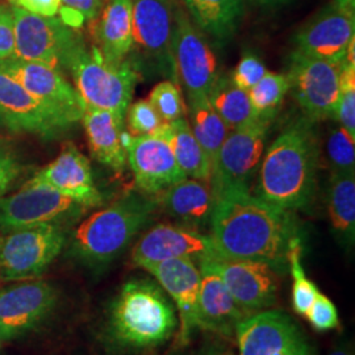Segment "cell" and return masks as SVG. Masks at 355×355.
I'll return each mask as SVG.
<instances>
[{"label":"cell","mask_w":355,"mask_h":355,"mask_svg":"<svg viewBox=\"0 0 355 355\" xmlns=\"http://www.w3.org/2000/svg\"><path fill=\"white\" fill-rule=\"evenodd\" d=\"M209 237L217 258L259 261L278 272L288 265L292 243L300 239L291 211L267 203L250 190L217 196Z\"/></svg>","instance_id":"cell-1"},{"label":"cell","mask_w":355,"mask_h":355,"mask_svg":"<svg viewBox=\"0 0 355 355\" xmlns=\"http://www.w3.org/2000/svg\"><path fill=\"white\" fill-rule=\"evenodd\" d=\"M312 124L305 117L293 123L268 148L255 193L267 203L295 211L312 202L320 155Z\"/></svg>","instance_id":"cell-2"},{"label":"cell","mask_w":355,"mask_h":355,"mask_svg":"<svg viewBox=\"0 0 355 355\" xmlns=\"http://www.w3.org/2000/svg\"><path fill=\"white\" fill-rule=\"evenodd\" d=\"M177 328L175 305L153 280H128L110 308L108 334L120 349L158 347L175 334Z\"/></svg>","instance_id":"cell-3"},{"label":"cell","mask_w":355,"mask_h":355,"mask_svg":"<svg viewBox=\"0 0 355 355\" xmlns=\"http://www.w3.org/2000/svg\"><path fill=\"white\" fill-rule=\"evenodd\" d=\"M157 203L141 195H127L87 217L76 229L70 254L94 270L112 263L152 221Z\"/></svg>","instance_id":"cell-4"},{"label":"cell","mask_w":355,"mask_h":355,"mask_svg":"<svg viewBox=\"0 0 355 355\" xmlns=\"http://www.w3.org/2000/svg\"><path fill=\"white\" fill-rule=\"evenodd\" d=\"M67 70L73 76L76 92L86 107L127 114L139 70L128 58L112 61L96 46L83 45L71 58Z\"/></svg>","instance_id":"cell-5"},{"label":"cell","mask_w":355,"mask_h":355,"mask_svg":"<svg viewBox=\"0 0 355 355\" xmlns=\"http://www.w3.org/2000/svg\"><path fill=\"white\" fill-rule=\"evenodd\" d=\"M15 19V51L12 57L48 64L58 70L69 67L85 42L76 29L60 17L41 16L12 7Z\"/></svg>","instance_id":"cell-6"},{"label":"cell","mask_w":355,"mask_h":355,"mask_svg":"<svg viewBox=\"0 0 355 355\" xmlns=\"http://www.w3.org/2000/svg\"><path fill=\"white\" fill-rule=\"evenodd\" d=\"M66 230L51 223L16 229L0 237V275L6 280L35 279L64 250Z\"/></svg>","instance_id":"cell-7"},{"label":"cell","mask_w":355,"mask_h":355,"mask_svg":"<svg viewBox=\"0 0 355 355\" xmlns=\"http://www.w3.org/2000/svg\"><path fill=\"white\" fill-rule=\"evenodd\" d=\"M270 124L271 121L257 117L243 127L229 130L212 166L211 184L217 196L229 190H250Z\"/></svg>","instance_id":"cell-8"},{"label":"cell","mask_w":355,"mask_h":355,"mask_svg":"<svg viewBox=\"0 0 355 355\" xmlns=\"http://www.w3.org/2000/svg\"><path fill=\"white\" fill-rule=\"evenodd\" d=\"M171 62L175 83L186 91L187 99L208 95L220 74L209 42L180 8L174 12Z\"/></svg>","instance_id":"cell-9"},{"label":"cell","mask_w":355,"mask_h":355,"mask_svg":"<svg viewBox=\"0 0 355 355\" xmlns=\"http://www.w3.org/2000/svg\"><path fill=\"white\" fill-rule=\"evenodd\" d=\"M343 62L313 60L292 53L286 74L295 101L311 123L334 120Z\"/></svg>","instance_id":"cell-10"},{"label":"cell","mask_w":355,"mask_h":355,"mask_svg":"<svg viewBox=\"0 0 355 355\" xmlns=\"http://www.w3.org/2000/svg\"><path fill=\"white\" fill-rule=\"evenodd\" d=\"M80 208L85 207L58 191L26 182L17 192L0 199V230L8 233L41 224H62Z\"/></svg>","instance_id":"cell-11"},{"label":"cell","mask_w":355,"mask_h":355,"mask_svg":"<svg viewBox=\"0 0 355 355\" xmlns=\"http://www.w3.org/2000/svg\"><path fill=\"white\" fill-rule=\"evenodd\" d=\"M239 355H311L302 330L282 311L249 315L236 329Z\"/></svg>","instance_id":"cell-12"},{"label":"cell","mask_w":355,"mask_h":355,"mask_svg":"<svg viewBox=\"0 0 355 355\" xmlns=\"http://www.w3.org/2000/svg\"><path fill=\"white\" fill-rule=\"evenodd\" d=\"M217 258L209 236L184 225L158 224L145 232L132 250V263L146 268L168 259H189L196 265Z\"/></svg>","instance_id":"cell-13"},{"label":"cell","mask_w":355,"mask_h":355,"mask_svg":"<svg viewBox=\"0 0 355 355\" xmlns=\"http://www.w3.org/2000/svg\"><path fill=\"white\" fill-rule=\"evenodd\" d=\"M0 69L73 127L82 121L85 104L61 70L15 57L0 61Z\"/></svg>","instance_id":"cell-14"},{"label":"cell","mask_w":355,"mask_h":355,"mask_svg":"<svg viewBox=\"0 0 355 355\" xmlns=\"http://www.w3.org/2000/svg\"><path fill=\"white\" fill-rule=\"evenodd\" d=\"M0 119L6 129L57 139L73 125L0 69Z\"/></svg>","instance_id":"cell-15"},{"label":"cell","mask_w":355,"mask_h":355,"mask_svg":"<svg viewBox=\"0 0 355 355\" xmlns=\"http://www.w3.org/2000/svg\"><path fill=\"white\" fill-rule=\"evenodd\" d=\"M354 40V11L333 1L296 33L293 51L313 60L341 64Z\"/></svg>","instance_id":"cell-16"},{"label":"cell","mask_w":355,"mask_h":355,"mask_svg":"<svg viewBox=\"0 0 355 355\" xmlns=\"http://www.w3.org/2000/svg\"><path fill=\"white\" fill-rule=\"evenodd\" d=\"M174 0H133V49L175 83L171 62Z\"/></svg>","instance_id":"cell-17"},{"label":"cell","mask_w":355,"mask_h":355,"mask_svg":"<svg viewBox=\"0 0 355 355\" xmlns=\"http://www.w3.org/2000/svg\"><path fill=\"white\" fill-rule=\"evenodd\" d=\"M209 262L225 283L234 302L248 316L275 304L279 291V272L274 267L246 259L214 258Z\"/></svg>","instance_id":"cell-18"},{"label":"cell","mask_w":355,"mask_h":355,"mask_svg":"<svg viewBox=\"0 0 355 355\" xmlns=\"http://www.w3.org/2000/svg\"><path fill=\"white\" fill-rule=\"evenodd\" d=\"M167 127L157 135L128 140V164L137 189L146 195H158L186 178L175 161Z\"/></svg>","instance_id":"cell-19"},{"label":"cell","mask_w":355,"mask_h":355,"mask_svg":"<svg viewBox=\"0 0 355 355\" xmlns=\"http://www.w3.org/2000/svg\"><path fill=\"white\" fill-rule=\"evenodd\" d=\"M58 293L45 282H28L0 290V341L17 338L51 315Z\"/></svg>","instance_id":"cell-20"},{"label":"cell","mask_w":355,"mask_h":355,"mask_svg":"<svg viewBox=\"0 0 355 355\" xmlns=\"http://www.w3.org/2000/svg\"><path fill=\"white\" fill-rule=\"evenodd\" d=\"M145 270L173 299L180 321L175 346L179 349L186 347L192 334L199 329V266L189 259H168L150 265Z\"/></svg>","instance_id":"cell-21"},{"label":"cell","mask_w":355,"mask_h":355,"mask_svg":"<svg viewBox=\"0 0 355 355\" xmlns=\"http://www.w3.org/2000/svg\"><path fill=\"white\" fill-rule=\"evenodd\" d=\"M29 183L51 187L83 207H95L102 202V195L94 183L91 164L73 144L64 145L60 155L41 168Z\"/></svg>","instance_id":"cell-22"},{"label":"cell","mask_w":355,"mask_h":355,"mask_svg":"<svg viewBox=\"0 0 355 355\" xmlns=\"http://www.w3.org/2000/svg\"><path fill=\"white\" fill-rule=\"evenodd\" d=\"M198 266L200 270L199 329L232 338L248 315L234 302L209 259L199 262Z\"/></svg>","instance_id":"cell-23"},{"label":"cell","mask_w":355,"mask_h":355,"mask_svg":"<svg viewBox=\"0 0 355 355\" xmlns=\"http://www.w3.org/2000/svg\"><path fill=\"white\" fill-rule=\"evenodd\" d=\"M82 123L89 140L92 157L114 171H123L127 166L125 116L108 110L83 108Z\"/></svg>","instance_id":"cell-24"},{"label":"cell","mask_w":355,"mask_h":355,"mask_svg":"<svg viewBox=\"0 0 355 355\" xmlns=\"http://www.w3.org/2000/svg\"><path fill=\"white\" fill-rule=\"evenodd\" d=\"M158 195L161 208L180 225L196 230L211 225L217 203L211 183L184 178Z\"/></svg>","instance_id":"cell-25"},{"label":"cell","mask_w":355,"mask_h":355,"mask_svg":"<svg viewBox=\"0 0 355 355\" xmlns=\"http://www.w3.org/2000/svg\"><path fill=\"white\" fill-rule=\"evenodd\" d=\"M92 35L104 57L112 61L128 58L133 51V0H107Z\"/></svg>","instance_id":"cell-26"},{"label":"cell","mask_w":355,"mask_h":355,"mask_svg":"<svg viewBox=\"0 0 355 355\" xmlns=\"http://www.w3.org/2000/svg\"><path fill=\"white\" fill-rule=\"evenodd\" d=\"M195 26L225 41L234 35L243 15V0H182Z\"/></svg>","instance_id":"cell-27"},{"label":"cell","mask_w":355,"mask_h":355,"mask_svg":"<svg viewBox=\"0 0 355 355\" xmlns=\"http://www.w3.org/2000/svg\"><path fill=\"white\" fill-rule=\"evenodd\" d=\"M331 228L346 248L355 239V173H331L328 191Z\"/></svg>","instance_id":"cell-28"},{"label":"cell","mask_w":355,"mask_h":355,"mask_svg":"<svg viewBox=\"0 0 355 355\" xmlns=\"http://www.w3.org/2000/svg\"><path fill=\"white\" fill-rule=\"evenodd\" d=\"M167 133L175 161L186 178L211 183L212 164L202 145L195 139L187 117L170 123Z\"/></svg>","instance_id":"cell-29"},{"label":"cell","mask_w":355,"mask_h":355,"mask_svg":"<svg viewBox=\"0 0 355 355\" xmlns=\"http://www.w3.org/2000/svg\"><path fill=\"white\" fill-rule=\"evenodd\" d=\"M207 96L229 130L243 127L257 119L249 92L236 86L229 74H218Z\"/></svg>","instance_id":"cell-30"},{"label":"cell","mask_w":355,"mask_h":355,"mask_svg":"<svg viewBox=\"0 0 355 355\" xmlns=\"http://www.w3.org/2000/svg\"><path fill=\"white\" fill-rule=\"evenodd\" d=\"M187 114L195 139L202 145L214 166L218 150L228 136V128L211 105L207 95L189 99Z\"/></svg>","instance_id":"cell-31"},{"label":"cell","mask_w":355,"mask_h":355,"mask_svg":"<svg viewBox=\"0 0 355 355\" xmlns=\"http://www.w3.org/2000/svg\"><path fill=\"white\" fill-rule=\"evenodd\" d=\"M288 91L290 83L286 74L267 71L262 79L248 91L255 117L272 121Z\"/></svg>","instance_id":"cell-32"},{"label":"cell","mask_w":355,"mask_h":355,"mask_svg":"<svg viewBox=\"0 0 355 355\" xmlns=\"http://www.w3.org/2000/svg\"><path fill=\"white\" fill-rule=\"evenodd\" d=\"M302 239L292 243L288 253V267L292 277V306L299 316H304L318 297V286L308 279L304 267L302 265Z\"/></svg>","instance_id":"cell-33"},{"label":"cell","mask_w":355,"mask_h":355,"mask_svg":"<svg viewBox=\"0 0 355 355\" xmlns=\"http://www.w3.org/2000/svg\"><path fill=\"white\" fill-rule=\"evenodd\" d=\"M325 153L331 173H355V137L341 125L330 128Z\"/></svg>","instance_id":"cell-34"},{"label":"cell","mask_w":355,"mask_h":355,"mask_svg":"<svg viewBox=\"0 0 355 355\" xmlns=\"http://www.w3.org/2000/svg\"><path fill=\"white\" fill-rule=\"evenodd\" d=\"M149 102L167 124L178 119L187 117V104L182 96L179 86L173 80H164L154 86Z\"/></svg>","instance_id":"cell-35"},{"label":"cell","mask_w":355,"mask_h":355,"mask_svg":"<svg viewBox=\"0 0 355 355\" xmlns=\"http://www.w3.org/2000/svg\"><path fill=\"white\" fill-rule=\"evenodd\" d=\"M334 121L355 137V64L343 61Z\"/></svg>","instance_id":"cell-36"},{"label":"cell","mask_w":355,"mask_h":355,"mask_svg":"<svg viewBox=\"0 0 355 355\" xmlns=\"http://www.w3.org/2000/svg\"><path fill=\"white\" fill-rule=\"evenodd\" d=\"M125 117L130 136L133 137L153 136L167 127V123L162 120L149 101H139L129 104Z\"/></svg>","instance_id":"cell-37"},{"label":"cell","mask_w":355,"mask_h":355,"mask_svg":"<svg viewBox=\"0 0 355 355\" xmlns=\"http://www.w3.org/2000/svg\"><path fill=\"white\" fill-rule=\"evenodd\" d=\"M107 0H61L58 13L66 26L79 29L89 21H94Z\"/></svg>","instance_id":"cell-38"},{"label":"cell","mask_w":355,"mask_h":355,"mask_svg":"<svg viewBox=\"0 0 355 355\" xmlns=\"http://www.w3.org/2000/svg\"><path fill=\"white\" fill-rule=\"evenodd\" d=\"M312 328L318 331H329L340 327V318L336 305L328 296L318 293L313 304L305 315Z\"/></svg>","instance_id":"cell-39"},{"label":"cell","mask_w":355,"mask_h":355,"mask_svg":"<svg viewBox=\"0 0 355 355\" xmlns=\"http://www.w3.org/2000/svg\"><path fill=\"white\" fill-rule=\"evenodd\" d=\"M267 71L268 70L265 64L255 54L246 53L242 55L241 61L236 66L230 78L236 86L249 91L262 79Z\"/></svg>","instance_id":"cell-40"},{"label":"cell","mask_w":355,"mask_h":355,"mask_svg":"<svg viewBox=\"0 0 355 355\" xmlns=\"http://www.w3.org/2000/svg\"><path fill=\"white\" fill-rule=\"evenodd\" d=\"M23 165L7 141L0 140V199L21 174Z\"/></svg>","instance_id":"cell-41"},{"label":"cell","mask_w":355,"mask_h":355,"mask_svg":"<svg viewBox=\"0 0 355 355\" xmlns=\"http://www.w3.org/2000/svg\"><path fill=\"white\" fill-rule=\"evenodd\" d=\"M15 51V19L12 7L0 6V61L11 58Z\"/></svg>","instance_id":"cell-42"},{"label":"cell","mask_w":355,"mask_h":355,"mask_svg":"<svg viewBox=\"0 0 355 355\" xmlns=\"http://www.w3.org/2000/svg\"><path fill=\"white\" fill-rule=\"evenodd\" d=\"M12 7L26 10L41 16H55L60 10L61 0H10Z\"/></svg>","instance_id":"cell-43"},{"label":"cell","mask_w":355,"mask_h":355,"mask_svg":"<svg viewBox=\"0 0 355 355\" xmlns=\"http://www.w3.org/2000/svg\"><path fill=\"white\" fill-rule=\"evenodd\" d=\"M174 355H225L224 354V352L220 349V347H217L215 345H205V346H202V347H199V349H196V350H192L190 353H180V354H174Z\"/></svg>","instance_id":"cell-44"},{"label":"cell","mask_w":355,"mask_h":355,"mask_svg":"<svg viewBox=\"0 0 355 355\" xmlns=\"http://www.w3.org/2000/svg\"><path fill=\"white\" fill-rule=\"evenodd\" d=\"M328 355H353V353L350 352L349 346H337Z\"/></svg>","instance_id":"cell-45"},{"label":"cell","mask_w":355,"mask_h":355,"mask_svg":"<svg viewBox=\"0 0 355 355\" xmlns=\"http://www.w3.org/2000/svg\"><path fill=\"white\" fill-rule=\"evenodd\" d=\"M253 1H257V3H259L262 6H279V4L288 3L291 0H253Z\"/></svg>","instance_id":"cell-46"},{"label":"cell","mask_w":355,"mask_h":355,"mask_svg":"<svg viewBox=\"0 0 355 355\" xmlns=\"http://www.w3.org/2000/svg\"><path fill=\"white\" fill-rule=\"evenodd\" d=\"M338 6H341L343 8H346V10H352V11H354L355 8V0H334Z\"/></svg>","instance_id":"cell-47"},{"label":"cell","mask_w":355,"mask_h":355,"mask_svg":"<svg viewBox=\"0 0 355 355\" xmlns=\"http://www.w3.org/2000/svg\"><path fill=\"white\" fill-rule=\"evenodd\" d=\"M3 129H6V127H4V124H3V121H1V119H0V132H1Z\"/></svg>","instance_id":"cell-48"}]
</instances>
